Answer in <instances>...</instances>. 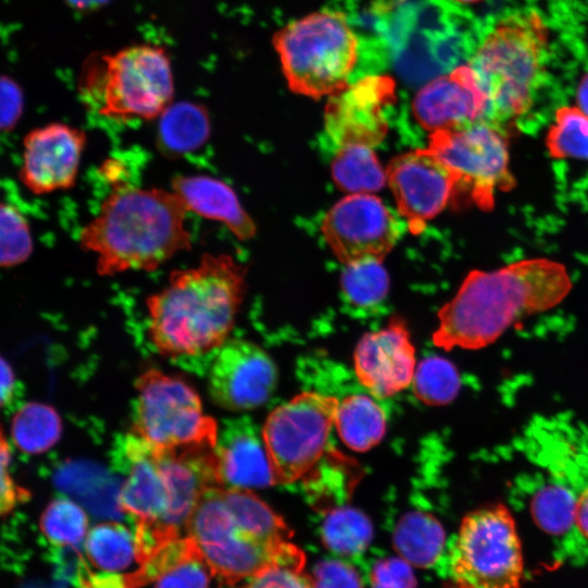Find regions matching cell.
Returning <instances> with one entry per match:
<instances>
[{
  "mask_svg": "<svg viewBox=\"0 0 588 588\" xmlns=\"http://www.w3.org/2000/svg\"><path fill=\"white\" fill-rule=\"evenodd\" d=\"M575 526L588 539V487L583 489L576 497Z\"/></svg>",
  "mask_w": 588,
  "mask_h": 588,
  "instance_id": "b9f144b4",
  "label": "cell"
},
{
  "mask_svg": "<svg viewBox=\"0 0 588 588\" xmlns=\"http://www.w3.org/2000/svg\"><path fill=\"white\" fill-rule=\"evenodd\" d=\"M13 371L10 365L0 357V408L10 402L13 395Z\"/></svg>",
  "mask_w": 588,
  "mask_h": 588,
  "instance_id": "60d3db41",
  "label": "cell"
},
{
  "mask_svg": "<svg viewBox=\"0 0 588 588\" xmlns=\"http://www.w3.org/2000/svg\"><path fill=\"white\" fill-rule=\"evenodd\" d=\"M404 559L378 561L370 573L371 588H415L416 578Z\"/></svg>",
  "mask_w": 588,
  "mask_h": 588,
  "instance_id": "74e56055",
  "label": "cell"
},
{
  "mask_svg": "<svg viewBox=\"0 0 588 588\" xmlns=\"http://www.w3.org/2000/svg\"><path fill=\"white\" fill-rule=\"evenodd\" d=\"M33 248V235L25 216L15 206L0 203V267L25 262Z\"/></svg>",
  "mask_w": 588,
  "mask_h": 588,
  "instance_id": "e575fe53",
  "label": "cell"
},
{
  "mask_svg": "<svg viewBox=\"0 0 588 588\" xmlns=\"http://www.w3.org/2000/svg\"><path fill=\"white\" fill-rule=\"evenodd\" d=\"M86 143L84 130L61 122L32 130L23 140L22 184L35 195L73 187Z\"/></svg>",
  "mask_w": 588,
  "mask_h": 588,
  "instance_id": "e0dca14e",
  "label": "cell"
},
{
  "mask_svg": "<svg viewBox=\"0 0 588 588\" xmlns=\"http://www.w3.org/2000/svg\"><path fill=\"white\" fill-rule=\"evenodd\" d=\"M331 174L336 186L350 194H370L381 189L387 174L371 147H339Z\"/></svg>",
  "mask_w": 588,
  "mask_h": 588,
  "instance_id": "d4e9b609",
  "label": "cell"
},
{
  "mask_svg": "<svg viewBox=\"0 0 588 588\" xmlns=\"http://www.w3.org/2000/svg\"><path fill=\"white\" fill-rule=\"evenodd\" d=\"M341 286L351 304L371 307L385 298L389 291V275L380 260L356 261L345 265Z\"/></svg>",
  "mask_w": 588,
  "mask_h": 588,
  "instance_id": "4dcf8cb0",
  "label": "cell"
},
{
  "mask_svg": "<svg viewBox=\"0 0 588 588\" xmlns=\"http://www.w3.org/2000/svg\"><path fill=\"white\" fill-rule=\"evenodd\" d=\"M157 144L168 157H180L197 150L210 136L207 109L189 101L171 103L158 118Z\"/></svg>",
  "mask_w": 588,
  "mask_h": 588,
  "instance_id": "7402d4cb",
  "label": "cell"
},
{
  "mask_svg": "<svg viewBox=\"0 0 588 588\" xmlns=\"http://www.w3.org/2000/svg\"><path fill=\"white\" fill-rule=\"evenodd\" d=\"M209 569L198 550L185 556L162 573L155 588H208Z\"/></svg>",
  "mask_w": 588,
  "mask_h": 588,
  "instance_id": "d590c367",
  "label": "cell"
},
{
  "mask_svg": "<svg viewBox=\"0 0 588 588\" xmlns=\"http://www.w3.org/2000/svg\"><path fill=\"white\" fill-rule=\"evenodd\" d=\"M310 577L315 588H363L358 573L351 565L336 560L320 562Z\"/></svg>",
  "mask_w": 588,
  "mask_h": 588,
  "instance_id": "f35d334b",
  "label": "cell"
},
{
  "mask_svg": "<svg viewBox=\"0 0 588 588\" xmlns=\"http://www.w3.org/2000/svg\"><path fill=\"white\" fill-rule=\"evenodd\" d=\"M575 501L569 489L560 485L546 486L531 500V516L543 531L562 535L575 526Z\"/></svg>",
  "mask_w": 588,
  "mask_h": 588,
  "instance_id": "d6a6232c",
  "label": "cell"
},
{
  "mask_svg": "<svg viewBox=\"0 0 588 588\" xmlns=\"http://www.w3.org/2000/svg\"><path fill=\"white\" fill-rule=\"evenodd\" d=\"M62 424L56 409L42 403H28L13 417L12 438L27 454H40L52 448L61 436Z\"/></svg>",
  "mask_w": 588,
  "mask_h": 588,
  "instance_id": "484cf974",
  "label": "cell"
},
{
  "mask_svg": "<svg viewBox=\"0 0 588 588\" xmlns=\"http://www.w3.org/2000/svg\"><path fill=\"white\" fill-rule=\"evenodd\" d=\"M322 235L344 265L391 252L403 233L401 221L377 196L350 194L335 203L321 223Z\"/></svg>",
  "mask_w": 588,
  "mask_h": 588,
  "instance_id": "4fadbf2b",
  "label": "cell"
},
{
  "mask_svg": "<svg viewBox=\"0 0 588 588\" xmlns=\"http://www.w3.org/2000/svg\"><path fill=\"white\" fill-rule=\"evenodd\" d=\"M396 99L395 81L368 74L331 95L324 109V131L339 147H373L388 132V111Z\"/></svg>",
  "mask_w": 588,
  "mask_h": 588,
  "instance_id": "5bb4252c",
  "label": "cell"
},
{
  "mask_svg": "<svg viewBox=\"0 0 588 588\" xmlns=\"http://www.w3.org/2000/svg\"><path fill=\"white\" fill-rule=\"evenodd\" d=\"M304 565V552L289 541L277 560L248 578L244 588H315Z\"/></svg>",
  "mask_w": 588,
  "mask_h": 588,
  "instance_id": "836d02e7",
  "label": "cell"
},
{
  "mask_svg": "<svg viewBox=\"0 0 588 588\" xmlns=\"http://www.w3.org/2000/svg\"><path fill=\"white\" fill-rule=\"evenodd\" d=\"M247 269L230 254L201 255L198 264L173 270L146 299L148 333L164 356L217 351L228 339L246 293Z\"/></svg>",
  "mask_w": 588,
  "mask_h": 588,
  "instance_id": "7a4b0ae2",
  "label": "cell"
},
{
  "mask_svg": "<svg viewBox=\"0 0 588 588\" xmlns=\"http://www.w3.org/2000/svg\"><path fill=\"white\" fill-rule=\"evenodd\" d=\"M578 109L588 117V73L581 78L577 89Z\"/></svg>",
  "mask_w": 588,
  "mask_h": 588,
  "instance_id": "7bdbcfd3",
  "label": "cell"
},
{
  "mask_svg": "<svg viewBox=\"0 0 588 588\" xmlns=\"http://www.w3.org/2000/svg\"><path fill=\"white\" fill-rule=\"evenodd\" d=\"M372 536L368 517L362 512L341 507L330 512L323 522L321 537L324 546L339 554L352 555L364 551Z\"/></svg>",
  "mask_w": 588,
  "mask_h": 588,
  "instance_id": "83f0119b",
  "label": "cell"
},
{
  "mask_svg": "<svg viewBox=\"0 0 588 588\" xmlns=\"http://www.w3.org/2000/svg\"><path fill=\"white\" fill-rule=\"evenodd\" d=\"M84 542L91 563L106 572L121 571L136 560L135 536L122 524H98L88 531Z\"/></svg>",
  "mask_w": 588,
  "mask_h": 588,
  "instance_id": "4316f807",
  "label": "cell"
},
{
  "mask_svg": "<svg viewBox=\"0 0 588 588\" xmlns=\"http://www.w3.org/2000/svg\"><path fill=\"white\" fill-rule=\"evenodd\" d=\"M81 91L107 119H157L173 102L169 54L160 46L139 44L93 57L84 68Z\"/></svg>",
  "mask_w": 588,
  "mask_h": 588,
  "instance_id": "52a82bcc",
  "label": "cell"
},
{
  "mask_svg": "<svg viewBox=\"0 0 588 588\" xmlns=\"http://www.w3.org/2000/svg\"><path fill=\"white\" fill-rule=\"evenodd\" d=\"M39 528L45 538L58 547H77L89 531L87 514L68 498H57L46 506Z\"/></svg>",
  "mask_w": 588,
  "mask_h": 588,
  "instance_id": "f1b7e54d",
  "label": "cell"
},
{
  "mask_svg": "<svg viewBox=\"0 0 588 588\" xmlns=\"http://www.w3.org/2000/svg\"><path fill=\"white\" fill-rule=\"evenodd\" d=\"M486 108V95L468 64L428 82L412 103L414 118L430 133L481 123Z\"/></svg>",
  "mask_w": 588,
  "mask_h": 588,
  "instance_id": "d6986e66",
  "label": "cell"
},
{
  "mask_svg": "<svg viewBox=\"0 0 588 588\" xmlns=\"http://www.w3.org/2000/svg\"><path fill=\"white\" fill-rule=\"evenodd\" d=\"M278 369L267 352L244 339H228L208 373V392L218 406L245 412L261 406L274 392Z\"/></svg>",
  "mask_w": 588,
  "mask_h": 588,
  "instance_id": "2e32d148",
  "label": "cell"
},
{
  "mask_svg": "<svg viewBox=\"0 0 588 588\" xmlns=\"http://www.w3.org/2000/svg\"><path fill=\"white\" fill-rule=\"evenodd\" d=\"M70 2H72L73 4L75 5H88V4H93V3H99L100 0H69Z\"/></svg>",
  "mask_w": 588,
  "mask_h": 588,
  "instance_id": "ee69618b",
  "label": "cell"
},
{
  "mask_svg": "<svg viewBox=\"0 0 588 588\" xmlns=\"http://www.w3.org/2000/svg\"><path fill=\"white\" fill-rule=\"evenodd\" d=\"M427 148L456 172L457 192L466 191L481 210L493 208L495 191L515 186L505 137L485 123L430 133Z\"/></svg>",
  "mask_w": 588,
  "mask_h": 588,
  "instance_id": "7c38bea8",
  "label": "cell"
},
{
  "mask_svg": "<svg viewBox=\"0 0 588 588\" xmlns=\"http://www.w3.org/2000/svg\"><path fill=\"white\" fill-rule=\"evenodd\" d=\"M112 457L124 475L118 505L136 523L180 531L201 494L218 487L207 446L159 449L130 431L118 437Z\"/></svg>",
  "mask_w": 588,
  "mask_h": 588,
  "instance_id": "5b68a950",
  "label": "cell"
},
{
  "mask_svg": "<svg viewBox=\"0 0 588 588\" xmlns=\"http://www.w3.org/2000/svg\"><path fill=\"white\" fill-rule=\"evenodd\" d=\"M171 188L187 212L221 222L240 241L255 237V221L224 181L203 174H179L172 179Z\"/></svg>",
  "mask_w": 588,
  "mask_h": 588,
  "instance_id": "44dd1931",
  "label": "cell"
},
{
  "mask_svg": "<svg viewBox=\"0 0 588 588\" xmlns=\"http://www.w3.org/2000/svg\"><path fill=\"white\" fill-rule=\"evenodd\" d=\"M131 432L159 449L215 446L218 424L183 379L148 369L135 381Z\"/></svg>",
  "mask_w": 588,
  "mask_h": 588,
  "instance_id": "30bf717a",
  "label": "cell"
},
{
  "mask_svg": "<svg viewBox=\"0 0 588 588\" xmlns=\"http://www.w3.org/2000/svg\"><path fill=\"white\" fill-rule=\"evenodd\" d=\"M393 542L399 554L411 565L427 567L439 558L444 544L441 524L424 512H411L397 523Z\"/></svg>",
  "mask_w": 588,
  "mask_h": 588,
  "instance_id": "cb8c5ba5",
  "label": "cell"
},
{
  "mask_svg": "<svg viewBox=\"0 0 588 588\" xmlns=\"http://www.w3.org/2000/svg\"><path fill=\"white\" fill-rule=\"evenodd\" d=\"M9 444L2 433L0 434V518L30 499V492L19 486L11 476Z\"/></svg>",
  "mask_w": 588,
  "mask_h": 588,
  "instance_id": "8d00e7d4",
  "label": "cell"
},
{
  "mask_svg": "<svg viewBox=\"0 0 588 588\" xmlns=\"http://www.w3.org/2000/svg\"><path fill=\"white\" fill-rule=\"evenodd\" d=\"M186 213L173 191L117 183L98 213L82 228L78 244L95 254L100 277L155 271L192 248Z\"/></svg>",
  "mask_w": 588,
  "mask_h": 588,
  "instance_id": "3957f363",
  "label": "cell"
},
{
  "mask_svg": "<svg viewBox=\"0 0 588 588\" xmlns=\"http://www.w3.org/2000/svg\"><path fill=\"white\" fill-rule=\"evenodd\" d=\"M548 36L535 12L495 24L476 45L468 61L487 98L481 123L505 135L532 105L544 77Z\"/></svg>",
  "mask_w": 588,
  "mask_h": 588,
  "instance_id": "8992f818",
  "label": "cell"
},
{
  "mask_svg": "<svg viewBox=\"0 0 588 588\" xmlns=\"http://www.w3.org/2000/svg\"><path fill=\"white\" fill-rule=\"evenodd\" d=\"M23 112L20 87L7 77H0V133L14 128Z\"/></svg>",
  "mask_w": 588,
  "mask_h": 588,
  "instance_id": "ab89813d",
  "label": "cell"
},
{
  "mask_svg": "<svg viewBox=\"0 0 588 588\" xmlns=\"http://www.w3.org/2000/svg\"><path fill=\"white\" fill-rule=\"evenodd\" d=\"M334 427L347 448L366 452L384 437L387 418L382 408L370 396L353 394L339 402Z\"/></svg>",
  "mask_w": 588,
  "mask_h": 588,
  "instance_id": "603a6c76",
  "label": "cell"
},
{
  "mask_svg": "<svg viewBox=\"0 0 588 588\" xmlns=\"http://www.w3.org/2000/svg\"><path fill=\"white\" fill-rule=\"evenodd\" d=\"M415 347L405 321L392 317L381 330L365 333L354 351L358 381L377 399L392 396L412 384Z\"/></svg>",
  "mask_w": 588,
  "mask_h": 588,
  "instance_id": "ac0fdd59",
  "label": "cell"
},
{
  "mask_svg": "<svg viewBox=\"0 0 588 588\" xmlns=\"http://www.w3.org/2000/svg\"><path fill=\"white\" fill-rule=\"evenodd\" d=\"M546 145L554 158L588 160V117L577 107H562L547 133Z\"/></svg>",
  "mask_w": 588,
  "mask_h": 588,
  "instance_id": "1f68e13d",
  "label": "cell"
},
{
  "mask_svg": "<svg viewBox=\"0 0 588 588\" xmlns=\"http://www.w3.org/2000/svg\"><path fill=\"white\" fill-rule=\"evenodd\" d=\"M339 400L305 391L275 407L261 428L275 485L305 477L322 457Z\"/></svg>",
  "mask_w": 588,
  "mask_h": 588,
  "instance_id": "8fae6325",
  "label": "cell"
},
{
  "mask_svg": "<svg viewBox=\"0 0 588 588\" xmlns=\"http://www.w3.org/2000/svg\"><path fill=\"white\" fill-rule=\"evenodd\" d=\"M571 289L566 268L547 258L524 259L493 271L473 270L439 310L432 342L448 351L486 347L513 323L560 304Z\"/></svg>",
  "mask_w": 588,
  "mask_h": 588,
  "instance_id": "6da1fadb",
  "label": "cell"
},
{
  "mask_svg": "<svg viewBox=\"0 0 588 588\" xmlns=\"http://www.w3.org/2000/svg\"><path fill=\"white\" fill-rule=\"evenodd\" d=\"M211 575L235 585L271 564L293 531L252 490L209 488L185 524Z\"/></svg>",
  "mask_w": 588,
  "mask_h": 588,
  "instance_id": "277c9868",
  "label": "cell"
},
{
  "mask_svg": "<svg viewBox=\"0 0 588 588\" xmlns=\"http://www.w3.org/2000/svg\"><path fill=\"white\" fill-rule=\"evenodd\" d=\"M385 174L397 210L414 234L446 207L460 185L456 172L428 148L396 156Z\"/></svg>",
  "mask_w": 588,
  "mask_h": 588,
  "instance_id": "9a60e30c",
  "label": "cell"
},
{
  "mask_svg": "<svg viewBox=\"0 0 588 588\" xmlns=\"http://www.w3.org/2000/svg\"><path fill=\"white\" fill-rule=\"evenodd\" d=\"M456 2H461V3H475V2H478V1H481V0H454Z\"/></svg>",
  "mask_w": 588,
  "mask_h": 588,
  "instance_id": "f6af8a7d",
  "label": "cell"
},
{
  "mask_svg": "<svg viewBox=\"0 0 588 588\" xmlns=\"http://www.w3.org/2000/svg\"><path fill=\"white\" fill-rule=\"evenodd\" d=\"M273 47L289 88L314 99L346 87L362 52L345 14L332 10L287 23L273 35Z\"/></svg>",
  "mask_w": 588,
  "mask_h": 588,
  "instance_id": "ba28073f",
  "label": "cell"
},
{
  "mask_svg": "<svg viewBox=\"0 0 588 588\" xmlns=\"http://www.w3.org/2000/svg\"><path fill=\"white\" fill-rule=\"evenodd\" d=\"M0 434H2V431H1V429H0Z\"/></svg>",
  "mask_w": 588,
  "mask_h": 588,
  "instance_id": "bcb514c9",
  "label": "cell"
},
{
  "mask_svg": "<svg viewBox=\"0 0 588 588\" xmlns=\"http://www.w3.org/2000/svg\"><path fill=\"white\" fill-rule=\"evenodd\" d=\"M450 577L455 588H522L523 547L504 504L464 516L450 552Z\"/></svg>",
  "mask_w": 588,
  "mask_h": 588,
  "instance_id": "9c48e42d",
  "label": "cell"
},
{
  "mask_svg": "<svg viewBox=\"0 0 588 588\" xmlns=\"http://www.w3.org/2000/svg\"><path fill=\"white\" fill-rule=\"evenodd\" d=\"M219 488L253 490L275 485L261 429L249 417L226 419L213 448Z\"/></svg>",
  "mask_w": 588,
  "mask_h": 588,
  "instance_id": "ffe728a7",
  "label": "cell"
},
{
  "mask_svg": "<svg viewBox=\"0 0 588 588\" xmlns=\"http://www.w3.org/2000/svg\"><path fill=\"white\" fill-rule=\"evenodd\" d=\"M416 397L428 405H444L458 393L461 381L455 366L439 356L425 358L416 366L413 377Z\"/></svg>",
  "mask_w": 588,
  "mask_h": 588,
  "instance_id": "f546056e",
  "label": "cell"
}]
</instances>
